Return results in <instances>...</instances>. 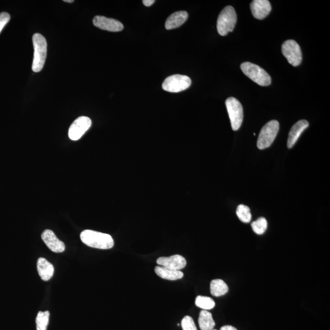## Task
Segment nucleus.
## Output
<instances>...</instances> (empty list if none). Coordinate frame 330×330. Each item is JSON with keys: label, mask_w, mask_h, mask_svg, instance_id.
Here are the masks:
<instances>
[{"label": "nucleus", "mask_w": 330, "mask_h": 330, "mask_svg": "<svg viewBox=\"0 0 330 330\" xmlns=\"http://www.w3.org/2000/svg\"><path fill=\"white\" fill-rule=\"evenodd\" d=\"M83 243L89 247L108 250L114 247V240L110 235L100 232L85 230L80 234Z\"/></svg>", "instance_id": "1"}, {"label": "nucleus", "mask_w": 330, "mask_h": 330, "mask_svg": "<svg viewBox=\"0 0 330 330\" xmlns=\"http://www.w3.org/2000/svg\"><path fill=\"white\" fill-rule=\"evenodd\" d=\"M34 47V58L32 64L33 72H39L43 69L47 54V43L46 38L39 33H36L33 37Z\"/></svg>", "instance_id": "2"}, {"label": "nucleus", "mask_w": 330, "mask_h": 330, "mask_svg": "<svg viewBox=\"0 0 330 330\" xmlns=\"http://www.w3.org/2000/svg\"><path fill=\"white\" fill-rule=\"evenodd\" d=\"M243 74L247 75L251 80L261 86H269L272 83V78L264 69L255 64L250 62L243 63L240 66Z\"/></svg>", "instance_id": "3"}, {"label": "nucleus", "mask_w": 330, "mask_h": 330, "mask_svg": "<svg viewBox=\"0 0 330 330\" xmlns=\"http://www.w3.org/2000/svg\"><path fill=\"white\" fill-rule=\"evenodd\" d=\"M236 11L233 7L228 6L222 11L217 20V31L222 36L233 32L237 22Z\"/></svg>", "instance_id": "4"}, {"label": "nucleus", "mask_w": 330, "mask_h": 330, "mask_svg": "<svg viewBox=\"0 0 330 330\" xmlns=\"http://www.w3.org/2000/svg\"><path fill=\"white\" fill-rule=\"evenodd\" d=\"M279 129V122L272 120L262 127L257 139V146L262 150L270 147L273 143Z\"/></svg>", "instance_id": "5"}, {"label": "nucleus", "mask_w": 330, "mask_h": 330, "mask_svg": "<svg viewBox=\"0 0 330 330\" xmlns=\"http://www.w3.org/2000/svg\"><path fill=\"white\" fill-rule=\"evenodd\" d=\"M232 128L234 131L238 130L241 127L243 119V110L241 103L234 97H229L226 100Z\"/></svg>", "instance_id": "6"}, {"label": "nucleus", "mask_w": 330, "mask_h": 330, "mask_svg": "<svg viewBox=\"0 0 330 330\" xmlns=\"http://www.w3.org/2000/svg\"><path fill=\"white\" fill-rule=\"evenodd\" d=\"M191 84L192 80L188 76L176 74L167 77L162 84V88L167 92H180L186 90Z\"/></svg>", "instance_id": "7"}, {"label": "nucleus", "mask_w": 330, "mask_h": 330, "mask_svg": "<svg viewBox=\"0 0 330 330\" xmlns=\"http://www.w3.org/2000/svg\"><path fill=\"white\" fill-rule=\"evenodd\" d=\"M282 53L293 66L300 65L302 61V53L300 47L293 40L285 41L282 45Z\"/></svg>", "instance_id": "8"}, {"label": "nucleus", "mask_w": 330, "mask_h": 330, "mask_svg": "<svg viewBox=\"0 0 330 330\" xmlns=\"http://www.w3.org/2000/svg\"><path fill=\"white\" fill-rule=\"evenodd\" d=\"M91 119L88 117L81 116L75 119L69 129L68 135L72 141H77L91 127Z\"/></svg>", "instance_id": "9"}, {"label": "nucleus", "mask_w": 330, "mask_h": 330, "mask_svg": "<svg viewBox=\"0 0 330 330\" xmlns=\"http://www.w3.org/2000/svg\"><path fill=\"white\" fill-rule=\"evenodd\" d=\"M93 24L99 29L111 32H119L124 29V25L117 20L96 16L93 19Z\"/></svg>", "instance_id": "10"}, {"label": "nucleus", "mask_w": 330, "mask_h": 330, "mask_svg": "<svg viewBox=\"0 0 330 330\" xmlns=\"http://www.w3.org/2000/svg\"><path fill=\"white\" fill-rule=\"evenodd\" d=\"M156 264L159 266L170 268V269L181 270L186 267L187 261L183 256L180 254L169 257H161L156 260Z\"/></svg>", "instance_id": "11"}, {"label": "nucleus", "mask_w": 330, "mask_h": 330, "mask_svg": "<svg viewBox=\"0 0 330 330\" xmlns=\"http://www.w3.org/2000/svg\"><path fill=\"white\" fill-rule=\"evenodd\" d=\"M42 239L53 252L60 253L64 252L66 247L64 242L57 238L52 230L46 229L41 235Z\"/></svg>", "instance_id": "12"}, {"label": "nucleus", "mask_w": 330, "mask_h": 330, "mask_svg": "<svg viewBox=\"0 0 330 330\" xmlns=\"http://www.w3.org/2000/svg\"><path fill=\"white\" fill-rule=\"evenodd\" d=\"M250 9L254 18L262 20L269 15L272 6L268 0H254L250 5Z\"/></svg>", "instance_id": "13"}, {"label": "nucleus", "mask_w": 330, "mask_h": 330, "mask_svg": "<svg viewBox=\"0 0 330 330\" xmlns=\"http://www.w3.org/2000/svg\"><path fill=\"white\" fill-rule=\"evenodd\" d=\"M308 127L309 122L306 120H300L293 125L288 136L287 147L289 149L294 146L301 134Z\"/></svg>", "instance_id": "14"}, {"label": "nucleus", "mask_w": 330, "mask_h": 330, "mask_svg": "<svg viewBox=\"0 0 330 330\" xmlns=\"http://www.w3.org/2000/svg\"><path fill=\"white\" fill-rule=\"evenodd\" d=\"M188 17V13L186 11H178L173 13L165 22V28L169 30L177 29L187 21Z\"/></svg>", "instance_id": "15"}, {"label": "nucleus", "mask_w": 330, "mask_h": 330, "mask_svg": "<svg viewBox=\"0 0 330 330\" xmlns=\"http://www.w3.org/2000/svg\"><path fill=\"white\" fill-rule=\"evenodd\" d=\"M37 268L39 275L43 281H49L54 275V265L43 257H40L38 259Z\"/></svg>", "instance_id": "16"}, {"label": "nucleus", "mask_w": 330, "mask_h": 330, "mask_svg": "<svg viewBox=\"0 0 330 330\" xmlns=\"http://www.w3.org/2000/svg\"><path fill=\"white\" fill-rule=\"evenodd\" d=\"M155 272L161 278L170 281L178 280L184 276V273L181 270L170 269L159 265L155 267Z\"/></svg>", "instance_id": "17"}, {"label": "nucleus", "mask_w": 330, "mask_h": 330, "mask_svg": "<svg viewBox=\"0 0 330 330\" xmlns=\"http://www.w3.org/2000/svg\"><path fill=\"white\" fill-rule=\"evenodd\" d=\"M198 323L201 330H213L215 322L211 312L203 310L198 318Z\"/></svg>", "instance_id": "18"}, {"label": "nucleus", "mask_w": 330, "mask_h": 330, "mask_svg": "<svg viewBox=\"0 0 330 330\" xmlns=\"http://www.w3.org/2000/svg\"><path fill=\"white\" fill-rule=\"evenodd\" d=\"M210 288L211 294L217 297L225 295L229 290L228 285L222 279H220L212 280Z\"/></svg>", "instance_id": "19"}, {"label": "nucleus", "mask_w": 330, "mask_h": 330, "mask_svg": "<svg viewBox=\"0 0 330 330\" xmlns=\"http://www.w3.org/2000/svg\"><path fill=\"white\" fill-rule=\"evenodd\" d=\"M195 304L200 308L208 311L214 308L215 306V302L213 299L209 296L199 295L196 298Z\"/></svg>", "instance_id": "20"}, {"label": "nucleus", "mask_w": 330, "mask_h": 330, "mask_svg": "<svg viewBox=\"0 0 330 330\" xmlns=\"http://www.w3.org/2000/svg\"><path fill=\"white\" fill-rule=\"evenodd\" d=\"M49 311H39L36 319V329L37 330H47L49 322Z\"/></svg>", "instance_id": "21"}, {"label": "nucleus", "mask_w": 330, "mask_h": 330, "mask_svg": "<svg viewBox=\"0 0 330 330\" xmlns=\"http://www.w3.org/2000/svg\"><path fill=\"white\" fill-rule=\"evenodd\" d=\"M236 214L239 220L242 222L248 223L251 222V214L250 209L248 206L240 204L237 207Z\"/></svg>", "instance_id": "22"}, {"label": "nucleus", "mask_w": 330, "mask_h": 330, "mask_svg": "<svg viewBox=\"0 0 330 330\" xmlns=\"http://www.w3.org/2000/svg\"><path fill=\"white\" fill-rule=\"evenodd\" d=\"M267 221L264 217L259 218L255 222L251 223V227L256 234H264L267 229Z\"/></svg>", "instance_id": "23"}, {"label": "nucleus", "mask_w": 330, "mask_h": 330, "mask_svg": "<svg viewBox=\"0 0 330 330\" xmlns=\"http://www.w3.org/2000/svg\"><path fill=\"white\" fill-rule=\"evenodd\" d=\"M181 326L183 330H197L194 319L189 315L186 316L182 320Z\"/></svg>", "instance_id": "24"}, {"label": "nucleus", "mask_w": 330, "mask_h": 330, "mask_svg": "<svg viewBox=\"0 0 330 330\" xmlns=\"http://www.w3.org/2000/svg\"><path fill=\"white\" fill-rule=\"evenodd\" d=\"M10 19L11 16L9 14L5 12L0 13V33L4 29L6 25L10 22Z\"/></svg>", "instance_id": "25"}, {"label": "nucleus", "mask_w": 330, "mask_h": 330, "mask_svg": "<svg viewBox=\"0 0 330 330\" xmlns=\"http://www.w3.org/2000/svg\"><path fill=\"white\" fill-rule=\"evenodd\" d=\"M142 3H143L144 5L146 6V7H149L151 5L154 4L155 1L154 0H143Z\"/></svg>", "instance_id": "26"}, {"label": "nucleus", "mask_w": 330, "mask_h": 330, "mask_svg": "<svg viewBox=\"0 0 330 330\" xmlns=\"http://www.w3.org/2000/svg\"><path fill=\"white\" fill-rule=\"evenodd\" d=\"M220 330H237L235 327L231 325L223 326L221 328Z\"/></svg>", "instance_id": "27"}, {"label": "nucleus", "mask_w": 330, "mask_h": 330, "mask_svg": "<svg viewBox=\"0 0 330 330\" xmlns=\"http://www.w3.org/2000/svg\"><path fill=\"white\" fill-rule=\"evenodd\" d=\"M64 2H66V3H69V4H71V3H73L74 2L73 0H64Z\"/></svg>", "instance_id": "28"}, {"label": "nucleus", "mask_w": 330, "mask_h": 330, "mask_svg": "<svg viewBox=\"0 0 330 330\" xmlns=\"http://www.w3.org/2000/svg\"><path fill=\"white\" fill-rule=\"evenodd\" d=\"M213 330H217V329H214Z\"/></svg>", "instance_id": "29"}]
</instances>
